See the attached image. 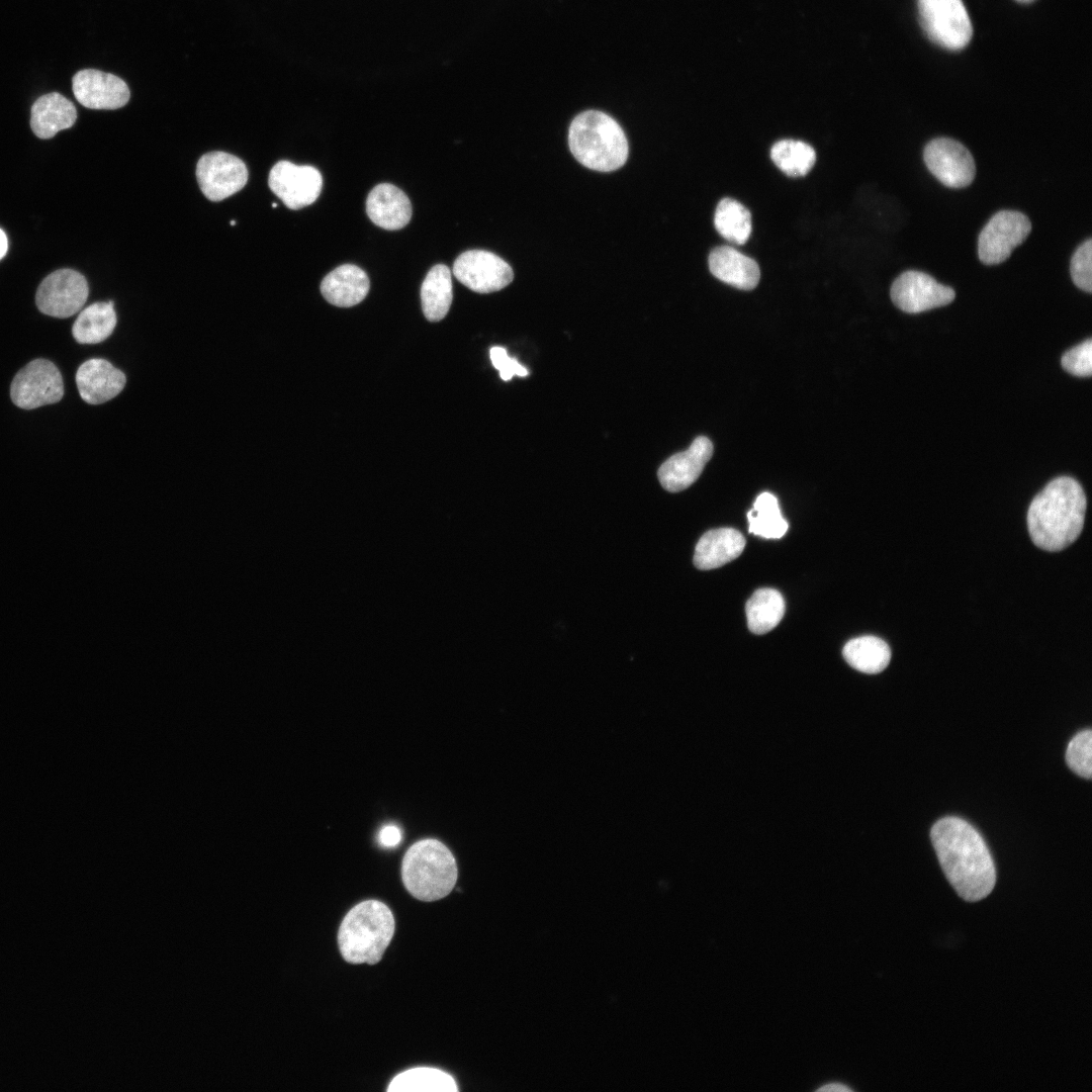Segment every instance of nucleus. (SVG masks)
Segmentation results:
<instances>
[{
    "label": "nucleus",
    "instance_id": "17",
    "mask_svg": "<svg viewBox=\"0 0 1092 1092\" xmlns=\"http://www.w3.org/2000/svg\"><path fill=\"white\" fill-rule=\"evenodd\" d=\"M76 383L83 400L100 404L115 397L126 383L124 373L101 358L89 359L77 370Z\"/></svg>",
    "mask_w": 1092,
    "mask_h": 1092
},
{
    "label": "nucleus",
    "instance_id": "39",
    "mask_svg": "<svg viewBox=\"0 0 1092 1092\" xmlns=\"http://www.w3.org/2000/svg\"><path fill=\"white\" fill-rule=\"evenodd\" d=\"M231 224H232V225L236 224V221H234V220H233V221H231Z\"/></svg>",
    "mask_w": 1092,
    "mask_h": 1092
},
{
    "label": "nucleus",
    "instance_id": "14",
    "mask_svg": "<svg viewBox=\"0 0 1092 1092\" xmlns=\"http://www.w3.org/2000/svg\"><path fill=\"white\" fill-rule=\"evenodd\" d=\"M268 185L288 208L299 209L317 199L323 188V177L312 166L279 161L270 170Z\"/></svg>",
    "mask_w": 1092,
    "mask_h": 1092
},
{
    "label": "nucleus",
    "instance_id": "1",
    "mask_svg": "<svg viewBox=\"0 0 1092 1092\" xmlns=\"http://www.w3.org/2000/svg\"><path fill=\"white\" fill-rule=\"evenodd\" d=\"M930 837L941 869L958 895L968 902L987 897L996 883L995 864L979 832L959 817L939 819Z\"/></svg>",
    "mask_w": 1092,
    "mask_h": 1092
},
{
    "label": "nucleus",
    "instance_id": "38",
    "mask_svg": "<svg viewBox=\"0 0 1092 1092\" xmlns=\"http://www.w3.org/2000/svg\"><path fill=\"white\" fill-rule=\"evenodd\" d=\"M1017 1L1022 2V3H1029V2H1032L1033 0H1017Z\"/></svg>",
    "mask_w": 1092,
    "mask_h": 1092
},
{
    "label": "nucleus",
    "instance_id": "13",
    "mask_svg": "<svg viewBox=\"0 0 1092 1092\" xmlns=\"http://www.w3.org/2000/svg\"><path fill=\"white\" fill-rule=\"evenodd\" d=\"M893 303L907 313H918L950 303L956 292L930 275L908 270L900 274L890 290Z\"/></svg>",
    "mask_w": 1092,
    "mask_h": 1092
},
{
    "label": "nucleus",
    "instance_id": "22",
    "mask_svg": "<svg viewBox=\"0 0 1092 1092\" xmlns=\"http://www.w3.org/2000/svg\"><path fill=\"white\" fill-rule=\"evenodd\" d=\"M370 281L366 273L356 265L344 264L330 272L321 283V292L333 305L350 307L361 302L367 295Z\"/></svg>",
    "mask_w": 1092,
    "mask_h": 1092
},
{
    "label": "nucleus",
    "instance_id": "11",
    "mask_svg": "<svg viewBox=\"0 0 1092 1092\" xmlns=\"http://www.w3.org/2000/svg\"><path fill=\"white\" fill-rule=\"evenodd\" d=\"M200 190L211 201H220L244 188L248 170L238 157L224 152L206 153L196 165Z\"/></svg>",
    "mask_w": 1092,
    "mask_h": 1092
},
{
    "label": "nucleus",
    "instance_id": "10",
    "mask_svg": "<svg viewBox=\"0 0 1092 1092\" xmlns=\"http://www.w3.org/2000/svg\"><path fill=\"white\" fill-rule=\"evenodd\" d=\"M923 159L929 172L946 187L964 188L975 178L974 158L970 151L956 140H931L924 148Z\"/></svg>",
    "mask_w": 1092,
    "mask_h": 1092
},
{
    "label": "nucleus",
    "instance_id": "29",
    "mask_svg": "<svg viewBox=\"0 0 1092 1092\" xmlns=\"http://www.w3.org/2000/svg\"><path fill=\"white\" fill-rule=\"evenodd\" d=\"M714 224L726 241L742 245L751 234V214L739 201L724 198L716 207Z\"/></svg>",
    "mask_w": 1092,
    "mask_h": 1092
},
{
    "label": "nucleus",
    "instance_id": "40",
    "mask_svg": "<svg viewBox=\"0 0 1092 1092\" xmlns=\"http://www.w3.org/2000/svg\"><path fill=\"white\" fill-rule=\"evenodd\" d=\"M272 206H273V207H276V206H277V203H273V204H272Z\"/></svg>",
    "mask_w": 1092,
    "mask_h": 1092
},
{
    "label": "nucleus",
    "instance_id": "30",
    "mask_svg": "<svg viewBox=\"0 0 1092 1092\" xmlns=\"http://www.w3.org/2000/svg\"><path fill=\"white\" fill-rule=\"evenodd\" d=\"M776 166L791 177L805 176L816 162L815 150L797 140H781L770 149Z\"/></svg>",
    "mask_w": 1092,
    "mask_h": 1092
},
{
    "label": "nucleus",
    "instance_id": "9",
    "mask_svg": "<svg viewBox=\"0 0 1092 1092\" xmlns=\"http://www.w3.org/2000/svg\"><path fill=\"white\" fill-rule=\"evenodd\" d=\"M88 294V283L81 273L73 269H59L38 285L35 303L42 313L65 318L82 309Z\"/></svg>",
    "mask_w": 1092,
    "mask_h": 1092
},
{
    "label": "nucleus",
    "instance_id": "32",
    "mask_svg": "<svg viewBox=\"0 0 1092 1092\" xmlns=\"http://www.w3.org/2000/svg\"><path fill=\"white\" fill-rule=\"evenodd\" d=\"M1074 284L1090 293L1092 291V240L1082 243L1072 256L1070 264Z\"/></svg>",
    "mask_w": 1092,
    "mask_h": 1092
},
{
    "label": "nucleus",
    "instance_id": "34",
    "mask_svg": "<svg viewBox=\"0 0 1092 1092\" xmlns=\"http://www.w3.org/2000/svg\"><path fill=\"white\" fill-rule=\"evenodd\" d=\"M489 355L493 367L499 371V376L505 381L512 379L514 375L523 377L529 374L527 368L522 366L516 358H511L503 347H492Z\"/></svg>",
    "mask_w": 1092,
    "mask_h": 1092
},
{
    "label": "nucleus",
    "instance_id": "3",
    "mask_svg": "<svg viewBox=\"0 0 1092 1092\" xmlns=\"http://www.w3.org/2000/svg\"><path fill=\"white\" fill-rule=\"evenodd\" d=\"M395 921L387 905L378 900L362 901L344 917L338 931L343 959L353 965H375L389 945Z\"/></svg>",
    "mask_w": 1092,
    "mask_h": 1092
},
{
    "label": "nucleus",
    "instance_id": "27",
    "mask_svg": "<svg viewBox=\"0 0 1092 1092\" xmlns=\"http://www.w3.org/2000/svg\"><path fill=\"white\" fill-rule=\"evenodd\" d=\"M454 1078L446 1072L418 1067L396 1075L389 1083V1092H456Z\"/></svg>",
    "mask_w": 1092,
    "mask_h": 1092
},
{
    "label": "nucleus",
    "instance_id": "25",
    "mask_svg": "<svg viewBox=\"0 0 1092 1092\" xmlns=\"http://www.w3.org/2000/svg\"><path fill=\"white\" fill-rule=\"evenodd\" d=\"M785 600L774 588H759L748 599L745 607L750 632L761 635L776 628L785 614Z\"/></svg>",
    "mask_w": 1092,
    "mask_h": 1092
},
{
    "label": "nucleus",
    "instance_id": "36",
    "mask_svg": "<svg viewBox=\"0 0 1092 1092\" xmlns=\"http://www.w3.org/2000/svg\"><path fill=\"white\" fill-rule=\"evenodd\" d=\"M817 1090L818 1091H841V1092L842 1091H851V1089L848 1086H846L844 1084H841V1083H828V1084L822 1085Z\"/></svg>",
    "mask_w": 1092,
    "mask_h": 1092
},
{
    "label": "nucleus",
    "instance_id": "20",
    "mask_svg": "<svg viewBox=\"0 0 1092 1092\" xmlns=\"http://www.w3.org/2000/svg\"><path fill=\"white\" fill-rule=\"evenodd\" d=\"M709 268L716 278L741 290L753 289L760 278L757 263L729 246L711 251Z\"/></svg>",
    "mask_w": 1092,
    "mask_h": 1092
},
{
    "label": "nucleus",
    "instance_id": "31",
    "mask_svg": "<svg viewBox=\"0 0 1092 1092\" xmlns=\"http://www.w3.org/2000/svg\"><path fill=\"white\" fill-rule=\"evenodd\" d=\"M1066 762L1078 776L1091 779L1092 774V732L1080 731L1069 742L1066 750Z\"/></svg>",
    "mask_w": 1092,
    "mask_h": 1092
},
{
    "label": "nucleus",
    "instance_id": "37",
    "mask_svg": "<svg viewBox=\"0 0 1092 1092\" xmlns=\"http://www.w3.org/2000/svg\"><path fill=\"white\" fill-rule=\"evenodd\" d=\"M8 241L5 233L0 229V260L6 255Z\"/></svg>",
    "mask_w": 1092,
    "mask_h": 1092
},
{
    "label": "nucleus",
    "instance_id": "8",
    "mask_svg": "<svg viewBox=\"0 0 1092 1092\" xmlns=\"http://www.w3.org/2000/svg\"><path fill=\"white\" fill-rule=\"evenodd\" d=\"M1031 232V222L1022 212L1000 210L982 229L978 238V256L985 265L1006 261Z\"/></svg>",
    "mask_w": 1092,
    "mask_h": 1092
},
{
    "label": "nucleus",
    "instance_id": "28",
    "mask_svg": "<svg viewBox=\"0 0 1092 1092\" xmlns=\"http://www.w3.org/2000/svg\"><path fill=\"white\" fill-rule=\"evenodd\" d=\"M749 532L766 539H779L788 530V523L783 518L778 498L770 492L760 493L753 508L747 513Z\"/></svg>",
    "mask_w": 1092,
    "mask_h": 1092
},
{
    "label": "nucleus",
    "instance_id": "16",
    "mask_svg": "<svg viewBox=\"0 0 1092 1092\" xmlns=\"http://www.w3.org/2000/svg\"><path fill=\"white\" fill-rule=\"evenodd\" d=\"M713 450L712 442L707 437L700 436L693 441L689 449L670 456L657 471L662 487L667 491L677 492L691 486L711 459Z\"/></svg>",
    "mask_w": 1092,
    "mask_h": 1092
},
{
    "label": "nucleus",
    "instance_id": "35",
    "mask_svg": "<svg viewBox=\"0 0 1092 1092\" xmlns=\"http://www.w3.org/2000/svg\"><path fill=\"white\" fill-rule=\"evenodd\" d=\"M401 840V832L395 825H385L379 832V842L384 847H394Z\"/></svg>",
    "mask_w": 1092,
    "mask_h": 1092
},
{
    "label": "nucleus",
    "instance_id": "5",
    "mask_svg": "<svg viewBox=\"0 0 1092 1092\" xmlns=\"http://www.w3.org/2000/svg\"><path fill=\"white\" fill-rule=\"evenodd\" d=\"M458 877L454 855L433 838L414 843L404 853L401 879L412 896L424 902L440 900L451 893Z\"/></svg>",
    "mask_w": 1092,
    "mask_h": 1092
},
{
    "label": "nucleus",
    "instance_id": "7",
    "mask_svg": "<svg viewBox=\"0 0 1092 1092\" xmlns=\"http://www.w3.org/2000/svg\"><path fill=\"white\" fill-rule=\"evenodd\" d=\"M64 382L59 369L47 359H35L21 368L10 386L14 404L32 410L61 400Z\"/></svg>",
    "mask_w": 1092,
    "mask_h": 1092
},
{
    "label": "nucleus",
    "instance_id": "19",
    "mask_svg": "<svg viewBox=\"0 0 1092 1092\" xmlns=\"http://www.w3.org/2000/svg\"><path fill=\"white\" fill-rule=\"evenodd\" d=\"M745 538L733 528H719L706 532L695 548L694 564L702 570L723 566L737 558L745 547Z\"/></svg>",
    "mask_w": 1092,
    "mask_h": 1092
},
{
    "label": "nucleus",
    "instance_id": "18",
    "mask_svg": "<svg viewBox=\"0 0 1092 1092\" xmlns=\"http://www.w3.org/2000/svg\"><path fill=\"white\" fill-rule=\"evenodd\" d=\"M412 212L407 195L392 184L376 185L366 199L368 217L384 230L395 231L404 228L411 220Z\"/></svg>",
    "mask_w": 1092,
    "mask_h": 1092
},
{
    "label": "nucleus",
    "instance_id": "2",
    "mask_svg": "<svg viewBox=\"0 0 1092 1092\" xmlns=\"http://www.w3.org/2000/svg\"><path fill=\"white\" fill-rule=\"evenodd\" d=\"M1087 502L1080 483L1060 476L1050 481L1029 505L1027 527L1035 546L1061 551L1082 532Z\"/></svg>",
    "mask_w": 1092,
    "mask_h": 1092
},
{
    "label": "nucleus",
    "instance_id": "33",
    "mask_svg": "<svg viewBox=\"0 0 1092 1092\" xmlns=\"http://www.w3.org/2000/svg\"><path fill=\"white\" fill-rule=\"evenodd\" d=\"M1063 368L1075 376H1090L1092 372V340L1087 339L1062 356Z\"/></svg>",
    "mask_w": 1092,
    "mask_h": 1092
},
{
    "label": "nucleus",
    "instance_id": "12",
    "mask_svg": "<svg viewBox=\"0 0 1092 1092\" xmlns=\"http://www.w3.org/2000/svg\"><path fill=\"white\" fill-rule=\"evenodd\" d=\"M453 274L463 285L477 293H490L508 286L514 279L512 267L500 257L484 250H469L457 257Z\"/></svg>",
    "mask_w": 1092,
    "mask_h": 1092
},
{
    "label": "nucleus",
    "instance_id": "6",
    "mask_svg": "<svg viewBox=\"0 0 1092 1092\" xmlns=\"http://www.w3.org/2000/svg\"><path fill=\"white\" fill-rule=\"evenodd\" d=\"M919 19L927 36L948 50L964 49L973 35L962 0H918Z\"/></svg>",
    "mask_w": 1092,
    "mask_h": 1092
},
{
    "label": "nucleus",
    "instance_id": "23",
    "mask_svg": "<svg viewBox=\"0 0 1092 1092\" xmlns=\"http://www.w3.org/2000/svg\"><path fill=\"white\" fill-rule=\"evenodd\" d=\"M453 298L451 271L444 264L431 268L421 287L422 308L426 318L439 322L448 313Z\"/></svg>",
    "mask_w": 1092,
    "mask_h": 1092
},
{
    "label": "nucleus",
    "instance_id": "15",
    "mask_svg": "<svg viewBox=\"0 0 1092 1092\" xmlns=\"http://www.w3.org/2000/svg\"><path fill=\"white\" fill-rule=\"evenodd\" d=\"M77 101L90 109L112 110L124 106L130 96L126 83L119 77L95 69L77 72L72 80Z\"/></svg>",
    "mask_w": 1092,
    "mask_h": 1092
},
{
    "label": "nucleus",
    "instance_id": "26",
    "mask_svg": "<svg viewBox=\"0 0 1092 1092\" xmlns=\"http://www.w3.org/2000/svg\"><path fill=\"white\" fill-rule=\"evenodd\" d=\"M842 654L852 668L870 674L883 671L891 659L889 645L876 636H860L849 640L844 645Z\"/></svg>",
    "mask_w": 1092,
    "mask_h": 1092
},
{
    "label": "nucleus",
    "instance_id": "21",
    "mask_svg": "<svg viewBox=\"0 0 1092 1092\" xmlns=\"http://www.w3.org/2000/svg\"><path fill=\"white\" fill-rule=\"evenodd\" d=\"M77 119L75 105L58 92L38 97L31 106L30 127L39 139H51Z\"/></svg>",
    "mask_w": 1092,
    "mask_h": 1092
},
{
    "label": "nucleus",
    "instance_id": "24",
    "mask_svg": "<svg viewBox=\"0 0 1092 1092\" xmlns=\"http://www.w3.org/2000/svg\"><path fill=\"white\" fill-rule=\"evenodd\" d=\"M116 326L113 302H95L80 310L72 334L80 344H97L106 340Z\"/></svg>",
    "mask_w": 1092,
    "mask_h": 1092
},
{
    "label": "nucleus",
    "instance_id": "4",
    "mask_svg": "<svg viewBox=\"0 0 1092 1092\" xmlns=\"http://www.w3.org/2000/svg\"><path fill=\"white\" fill-rule=\"evenodd\" d=\"M569 149L584 167L611 172L621 168L628 158V141L620 124L610 115L587 110L571 121Z\"/></svg>",
    "mask_w": 1092,
    "mask_h": 1092
}]
</instances>
